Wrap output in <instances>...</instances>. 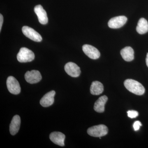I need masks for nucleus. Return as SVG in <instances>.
Segmentation results:
<instances>
[{
  "mask_svg": "<svg viewBox=\"0 0 148 148\" xmlns=\"http://www.w3.org/2000/svg\"><path fill=\"white\" fill-rule=\"evenodd\" d=\"M124 85L127 90L136 95H143L145 92V87L140 82L132 79L125 81Z\"/></svg>",
  "mask_w": 148,
  "mask_h": 148,
  "instance_id": "nucleus-1",
  "label": "nucleus"
},
{
  "mask_svg": "<svg viewBox=\"0 0 148 148\" xmlns=\"http://www.w3.org/2000/svg\"><path fill=\"white\" fill-rule=\"evenodd\" d=\"M34 58V52L26 47L21 48L17 55V60L20 63L31 62Z\"/></svg>",
  "mask_w": 148,
  "mask_h": 148,
  "instance_id": "nucleus-2",
  "label": "nucleus"
},
{
  "mask_svg": "<svg viewBox=\"0 0 148 148\" xmlns=\"http://www.w3.org/2000/svg\"><path fill=\"white\" fill-rule=\"evenodd\" d=\"M108 128L104 125H99L89 127L87 133L90 136L94 137H101L108 134Z\"/></svg>",
  "mask_w": 148,
  "mask_h": 148,
  "instance_id": "nucleus-3",
  "label": "nucleus"
},
{
  "mask_svg": "<svg viewBox=\"0 0 148 148\" xmlns=\"http://www.w3.org/2000/svg\"><path fill=\"white\" fill-rule=\"evenodd\" d=\"M7 86L12 94L17 95L21 92V87L18 81L13 76H9L6 81Z\"/></svg>",
  "mask_w": 148,
  "mask_h": 148,
  "instance_id": "nucleus-4",
  "label": "nucleus"
},
{
  "mask_svg": "<svg viewBox=\"0 0 148 148\" xmlns=\"http://www.w3.org/2000/svg\"><path fill=\"white\" fill-rule=\"evenodd\" d=\"M23 34L27 38L34 41L40 42L42 40V37L38 32L31 27L24 26L22 27Z\"/></svg>",
  "mask_w": 148,
  "mask_h": 148,
  "instance_id": "nucleus-5",
  "label": "nucleus"
},
{
  "mask_svg": "<svg viewBox=\"0 0 148 148\" xmlns=\"http://www.w3.org/2000/svg\"><path fill=\"white\" fill-rule=\"evenodd\" d=\"M127 17L124 16H119L113 17L109 20L108 25L111 29H119L122 27L126 23Z\"/></svg>",
  "mask_w": 148,
  "mask_h": 148,
  "instance_id": "nucleus-6",
  "label": "nucleus"
},
{
  "mask_svg": "<svg viewBox=\"0 0 148 148\" xmlns=\"http://www.w3.org/2000/svg\"><path fill=\"white\" fill-rule=\"evenodd\" d=\"M25 79L29 83L33 84L39 82L42 79V76L39 71L32 70L27 71L25 74Z\"/></svg>",
  "mask_w": 148,
  "mask_h": 148,
  "instance_id": "nucleus-7",
  "label": "nucleus"
},
{
  "mask_svg": "<svg viewBox=\"0 0 148 148\" xmlns=\"http://www.w3.org/2000/svg\"><path fill=\"white\" fill-rule=\"evenodd\" d=\"M65 71L69 75L73 77L79 76L81 73L80 68L76 64L73 62H69L64 67Z\"/></svg>",
  "mask_w": 148,
  "mask_h": 148,
  "instance_id": "nucleus-8",
  "label": "nucleus"
},
{
  "mask_svg": "<svg viewBox=\"0 0 148 148\" xmlns=\"http://www.w3.org/2000/svg\"><path fill=\"white\" fill-rule=\"evenodd\" d=\"M82 50L85 54L91 59H98L101 55L100 51L97 49L89 45H84L83 46Z\"/></svg>",
  "mask_w": 148,
  "mask_h": 148,
  "instance_id": "nucleus-9",
  "label": "nucleus"
},
{
  "mask_svg": "<svg viewBox=\"0 0 148 148\" xmlns=\"http://www.w3.org/2000/svg\"><path fill=\"white\" fill-rule=\"evenodd\" d=\"M34 12L38 16V21L41 24H46L48 21V18L46 11L43 8L42 6L38 5L34 8Z\"/></svg>",
  "mask_w": 148,
  "mask_h": 148,
  "instance_id": "nucleus-10",
  "label": "nucleus"
},
{
  "mask_svg": "<svg viewBox=\"0 0 148 148\" xmlns=\"http://www.w3.org/2000/svg\"><path fill=\"white\" fill-rule=\"evenodd\" d=\"M56 94L54 90H51L47 93L40 101V104L42 107H48L51 106L54 103V96Z\"/></svg>",
  "mask_w": 148,
  "mask_h": 148,
  "instance_id": "nucleus-11",
  "label": "nucleus"
},
{
  "mask_svg": "<svg viewBox=\"0 0 148 148\" xmlns=\"http://www.w3.org/2000/svg\"><path fill=\"white\" fill-rule=\"evenodd\" d=\"M65 135L62 132H51L49 135L50 140L56 145L61 147L65 145L64 141L65 139Z\"/></svg>",
  "mask_w": 148,
  "mask_h": 148,
  "instance_id": "nucleus-12",
  "label": "nucleus"
},
{
  "mask_svg": "<svg viewBox=\"0 0 148 148\" xmlns=\"http://www.w3.org/2000/svg\"><path fill=\"white\" fill-rule=\"evenodd\" d=\"M21 124L20 116L17 115L14 116L12 120L10 125V132L11 135H14L18 132Z\"/></svg>",
  "mask_w": 148,
  "mask_h": 148,
  "instance_id": "nucleus-13",
  "label": "nucleus"
},
{
  "mask_svg": "<svg viewBox=\"0 0 148 148\" xmlns=\"http://www.w3.org/2000/svg\"><path fill=\"white\" fill-rule=\"evenodd\" d=\"M108 98L106 95H103L100 97L95 102L94 104V109L95 111L98 113H103L105 111V106Z\"/></svg>",
  "mask_w": 148,
  "mask_h": 148,
  "instance_id": "nucleus-14",
  "label": "nucleus"
},
{
  "mask_svg": "<svg viewBox=\"0 0 148 148\" xmlns=\"http://www.w3.org/2000/svg\"><path fill=\"white\" fill-rule=\"evenodd\" d=\"M123 58L126 61H132L134 59V51L130 47H126L121 51Z\"/></svg>",
  "mask_w": 148,
  "mask_h": 148,
  "instance_id": "nucleus-15",
  "label": "nucleus"
},
{
  "mask_svg": "<svg viewBox=\"0 0 148 148\" xmlns=\"http://www.w3.org/2000/svg\"><path fill=\"white\" fill-rule=\"evenodd\" d=\"M136 31L140 34H144L148 32V21L145 18H140L136 27Z\"/></svg>",
  "mask_w": 148,
  "mask_h": 148,
  "instance_id": "nucleus-16",
  "label": "nucleus"
},
{
  "mask_svg": "<svg viewBox=\"0 0 148 148\" xmlns=\"http://www.w3.org/2000/svg\"><path fill=\"white\" fill-rule=\"evenodd\" d=\"M104 87L103 84L98 81H94L92 83L90 87V92L93 95H99L103 92Z\"/></svg>",
  "mask_w": 148,
  "mask_h": 148,
  "instance_id": "nucleus-17",
  "label": "nucleus"
},
{
  "mask_svg": "<svg viewBox=\"0 0 148 148\" xmlns=\"http://www.w3.org/2000/svg\"><path fill=\"white\" fill-rule=\"evenodd\" d=\"M127 114L128 116L131 119L135 118L137 117L139 115L138 112L135 110L127 111Z\"/></svg>",
  "mask_w": 148,
  "mask_h": 148,
  "instance_id": "nucleus-18",
  "label": "nucleus"
},
{
  "mask_svg": "<svg viewBox=\"0 0 148 148\" xmlns=\"http://www.w3.org/2000/svg\"><path fill=\"white\" fill-rule=\"evenodd\" d=\"M142 123H141V122L138 121H135L133 126L134 130L135 131H138L140 129V126H142Z\"/></svg>",
  "mask_w": 148,
  "mask_h": 148,
  "instance_id": "nucleus-19",
  "label": "nucleus"
},
{
  "mask_svg": "<svg viewBox=\"0 0 148 148\" xmlns=\"http://www.w3.org/2000/svg\"><path fill=\"white\" fill-rule=\"evenodd\" d=\"M3 22V17L2 14H0V32H1V30Z\"/></svg>",
  "mask_w": 148,
  "mask_h": 148,
  "instance_id": "nucleus-20",
  "label": "nucleus"
},
{
  "mask_svg": "<svg viewBox=\"0 0 148 148\" xmlns=\"http://www.w3.org/2000/svg\"><path fill=\"white\" fill-rule=\"evenodd\" d=\"M146 62L147 66L148 68V53H147V57H146Z\"/></svg>",
  "mask_w": 148,
  "mask_h": 148,
  "instance_id": "nucleus-21",
  "label": "nucleus"
}]
</instances>
